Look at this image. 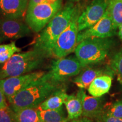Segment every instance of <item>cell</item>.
Listing matches in <instances>:
<instances>
[{"label":"cell","mask_w":122,"mask_h":122,"mask_svg":"<svg viewBox=\"0 0 122 122\" xmlns=\"http://www.w3.org/2000/svg\"><path fill=\"white\" fill-rule=\"evenodd\" d=\"M65 85L51 79L48 73L30 83L8 101L15 112L25 108H37L55 91Z\"/></svg>","instance_id":"cell-1"},{"label":"cell","mask_w":122,"mask_h":122,"mask_svg":"<svg viewBox=\"0 0 122 122\" xmlns=\"http://www.w3.org/2000/svg\"><path fill=\"white\" fill-rule=\"evenodd\" d=\"M81 8L77 5L75 11L69 24L60 35L52 50L51 57L62 58L75 51L77 45V36L79 34L77 20L81 12Z\"/></svg>","instance_id":"cell-6"},{"label":"cell","mask_w":122,"mask_h":122,"mask_svg":"<svg viewBox=\"0 0 122 122\" xmlns=\"http://www.w3.org/2000/svg\"><path fill=\"white\" fill-rule=\"evenodd\" d=\"M0 122H17L15 111L10 106L0 109Z\"/></svg>","instance_id":"cell-23"},{"label":"cell","mask_w":122,"mask_h":122,"mask_svg":"<svg viewBox=\"0 0 122 122\" xmlns=\"http://www.w3.org/2000/svg\"><path fill=\"white\" fill-rule=\"evenodd\" d=\"M85 91L80 89L76 94L68 95L65 105L67 112V119L69 121L80 118L83 113V97Z\"/></svg>","instance_id":"cell-15"},{"label":"cell","mask_w":122,"mask_h":122,"mask_svg":"<svg viewBox=\"0 0 122 122\" xmlns=\"http://www.w3.org/2000/svg\"><path fill=\"white\" fill-rule=\"evenodd\" d=\"M98 122H122V118L112 117L103 112L102 115Z\"/></svg>","instance_id":"cell-25"},{"label":"cell","mask_w":122,"mask_h":122,"mask_svg":"<svg viewBox=\"0 0 122 122\" xmlns=\"http://www.w3.org/2000/svg\"><path fill=\"white\" fill-rule=\"evenodd\" d=\"M29 0H0V14L4 18L23 19L25 18Z\"/></svg>","instance_id":"cell-12"},{"label":"cell","mask_w":122,"mask_h":122,"mask_svg":"<svg viewBox=\"0 0 122 122\" xmlns=\"http://www.w3.org/2000/svg\"><path fill=\"white\" fill-rule=\"evenodd\" d=\"M31 30L22 19L3 18L0 19V36L4 40H17L32 35Z\"/></svg>","instance_id":"cell-11"},{"label":"cell","mask_w":122,"mask_h":122,"mask_svg":"<svg viewBox=\"0 0 122 122\" xmlns=\"http://www.w3.org/2000/svg\"><path fill=\"white\" fill-rule=\"evenodd\" d=\"M110 68L114 74L117 75L118 81L122 84V48L111 58Z\"/></svg>","instance_id":"cell-22"},{"label":"cell","mask_w":122,"mask_h":122,"mask_svg":"<svg viewBox=\"0 0 122 122\" xmlns=\"http://www.w3.org/2000/svg\"><path fill=\"white\" fill-rule=\"evenodd\" d=\"M77 5L68 1L41 30L35 40L33 49L43 53L47 58L51 57L55 43L69 24Z\"/></svg>","instance_id":"cell-2"},{"label":"cell","mask_w":122,"mask_h":122,"mask_svg":"<svg viewBox=\"0 0 122 122\" xmlns=\"http://www.w3.org/2000/svg\"><path fill=\"white\" fill-rule=\"evenodd\" d=\"M45 74V72L40 71L1 79L0 88L4 92L7 101H9L20 91Z\"/></svg>","instance_id":"cell-9"},{"label":"cell","mask_w":122,"mask_h":122,"mask_svg":"<svg viewBox=\"0 0 122 122\" xmlns=\"http://www.w3.org/2000/svg\"><path fill=\"white\" fill-rule=\"evenodd\" d=\"M15 113L17 122H42L37 108H25Z\"/></svg>","instance_id":"cell-19"},{"label":"cell","mask_w":122,"mask_h":122,"mask_svg":"<svg viewBox=\"0 0 122 122\" xmlns=\"http://www.w3.org/2000/svg\"><path fill=\"white\" fill-rule=\"evenodd\" d=\"M42 122H68L63 107L57 110H42L37 108Z\"/></svg>","instance_id":"cell-18"},{"label":"cell","mask_w":122,"mask_h":122,"mask_svg":"<svg viewBox=\"0 0 122 122\" xmlns=\"http://www.w3.org/2000/svg\"><path fill=\"white\" fill-rule=\"evenodd\" d=\"M21 50L22 49L16 46L14 41L0 45V64L5 63L14 54L20 52Z\"/></svg>","instance_id":"cell-21"},{"label":"cell","mask_w":122,"mask_h":122,"mask_svg":"<svg viewBox=\"0 0 122 122\" xmlns=\"http://www.w3.org/2000/svg\"><path fill=\"white\" fill-rule=\"evenodd\" d=\"M104 112L103 99L102 97L86 95L84 93L82 117H86L98 122Z\"/></svg>","instance_id":"cell-13"},{"label":"cell","mask_w":122,"mask_h":122,"mask_svg":"<svg viewBox=\"0 0 122 122\" xmlns=\"http://www.w3.org/2000/svg\"><path fill=\"white\" fill-rule=\"evenodd\" d=\"M107 5L108 0H93L79 15L77 20L79 31L90 28L98 22L106 12Z\"/></svg>","instance_id":"cell-10"},{"label":"cell","mask_w":122,"mask_h":122,"mask_svg":"<svg viewBox=\"0 0 122 122\" xmlns=\"http://www.w3.org/2000/svg\"><path fill=\"white\" fill-rule=\"evenodd\" d=\"M68 94H67L65 85L55 91L48 98L37 108L42 110H57L63 107Z\"/></svg>","instance_id":"cell-16"},{"label":"cell","mask_w":122,"mask_h":122,"mask_svg":"<svg viewBox=\"0 0 122 122\" xmlns=\"http://www.w3.org/2000/svg\"><path fill=\"white\" fill-rule=\"evenodd\" d=\"M112 74L114 73L110 68L102 69L88 67L81 71L77 76L73 79L72 81L80 89H84L89 87L93 81L98 76L102 75L112 76Z\"/></svg>","instance_id":"cell-14"},{"label":"cell","mask_w":122,"mask_h":122,"mask_svg":"<svg viewBox=\"0 0 122 122\" xmlns=\"http://www.w3.org/2000/svg\"><path fill=\"white\" fill-rule=\"evenodd\" d=\"M62 2L63 0L43 2L28 9L25 23L33 32H40L62 9Z\"/></svg>","instance_id":"cell-5"},{"label":"cell","mask_w":122,"mask_h":122,"mask_svg":"<svg viewBox=\"0 0 122 122\" xmlns=\"http://www.w3.org/2000/svg\"><path fill=\"white\" fill-rule=\"evenodd\" d=\"M3 41V40H2V38H1V36H0V42H1V41Z\"/></svg>","instance_id":"cell-31"},{"label":"cell","mask_w":122,"mask_h":122,"mask_svg":"<svg viewBox=\"0 0 122 122\" xmlns=\"http://www.w3.org/2000/svg\"><path fill=\"white\" fill-rule=\"evenodd\" d=\"M104 112L112 117L122 118V100L117 101Z\"/></svg>","instance_id":"cell-24"},{"label":"cell","mask_w":122,"mask_h":122,"mask_svg":"<svg viewBox=\"0 0 122 122\" xmlns=\"http://www.w3.org/2000/svg\"><path fill=\"white\" fill-rule=\"evenodd\" d=\"M56 0H29L28 9L31 8L32 7L34 6L35 5H37L40 3H41L43 2H49V1H54Z\"/></svg>","instance_id":"cell-27"},{"label":"cell","mask_w":122,"mask_h":122,"mask_svg":"<svg viewBox=\"0 0 122 122\" xmlns=\"http://www.w3.org/2000/svg\"><path fill=\"white\" fill-rule=\"evenodd\" d=\"M46 58L43 53L34 49L15 53L0 68V80L32 72L41 67Z\"/></svg>","instance_id":"cell-3"},{"label":"cell","mask_w":122,"mask_h":122,"mask_svg":"<svg viewBox=\"0 0 122 122\" xmlns=\"http://www.w3.org/2000/svg\"><path fill=\"white\" fill-rule=\"evenodd\" d=\"M0 15H1V14H0Z\"/></svg>","instance_id":"cell-32"},{"label":"cell","mask_w":122,"mask_h":122,"mask_svg":"<svg viewBox=\"0 0 122 122\" xmlns=\"http://www.w3.org/2000/svg\"><path fill=\"white\" fill-rule=\"evenodd\" d=\"M82 68L83 67L76 56H70L53 61L48 73L55 81L65 83L71 77L77 75Z\"/></svg>","instance_id":"cell-7"},{"label":"cell","mask_w":122,"mask_h":122,"mask_svg":"<svg viewBox=\"0 0 122 122\" xmlns=\"http://www.w3.org/2000/svg\"><path fill=\"white\" fill-rule=\"evenodd\" d=\"M114 44L111 37H89L78 44L75 50V56L83 68L103 61Z\"/></svg>","instance_id":"cell-4"},{"label":"cell","mask_w":122,"mask_h":122,"mask_svg":"<svg viewBox=\"0 0 122 122\" xmlns=\"http://www.w3.org/2000/svg\"><path fill=\"white\" fill-rule=\"evenodd\" d=\"M71 122H93V121L91 119L83 117H81V118L80 117V118L76 119L75 120H73L71 121Z\"/></svg>","instance_id":"cell-28"},{"label":"cell","mask_w":122,"mask_h":122,"mask_svg":"<svg viewBox=\"0 0 122 122\" xmlns=\"http://www.w3.org/2000/svg\"><path fill=\"white\" fill-rule=\"evenodd\" d=\"M83 1V0H68L69 2H74V3H78V2H80V1Z\"/></svg>","instance_id":"cell-30"},{"label":"cell","mask_w":122,"mask_h":122,"mask_svg":"<svg viewBox=\"0 0 122 122\" xmlns=\"http://www.w3.org/2000/svg\"><path fill=\"white\" fill-rule=\"evenodd\" d=\"M119 31H118V36L121 40H122V23L120 24L118 26Z\"/></svg>","instance_id":"cell-29"},{"label":"cell","mask_w":122,"mask_h":122,"mask_svg":"<svg viewBox=\"0 0 122 122\" xmlns=\"http://www.w3.org/2000/svg\"><path fill=\"white\" fill-rule=\"evenodd\" d=\"M6 100L7 98L5 95L4 92H3L2 89L0 88V109L5 108L9 106L7 105Z\"/></svg>","instance_id":"cell-26"},{"label":"cell","mask_w":122,"mask_h":122,"mask_svg":"<svg viewBox=\"0 0 122 122\" xmlns=\"http://www.w3.org/2000/svg\"><path fill=\"white\" fill-rule=\"evenodd\" d=\"M117 29L109 11L106 12L98 22L93 26L79 32L77 36V45L84 40L89 37L108 38L117 34Z\"/></svg>","instance_id":"cell-8"},{"label":"cell","mask_w":122,"mask_h":122,"mask_svg":"<svg viewBox=\"0 0 122 122\" xmlns=\"http://www.w3.org/2000/svg\"><path fill=\"white\" fill-rule=\"evenodd\" d=\"M112 76L109 75H102L97 77L93 81L88 91L91 96L102 97L109 92L112 84Z\"/></svg>","instance_id":"cell-17"},{"label":"cell","mask_w":122,"mask_h":122,"mask_svg":"<svg viewBox=\"0 0 122 122\" xmlns=\"http://www.w3.org/2000/svg\"><path fill=\"white\" fill-rule=\"evenodd\" d=\"M107 10L109 12L116 28L122 23V0H108Z\"/></svg>","instance_id":"cell-20"}]
</instances>
